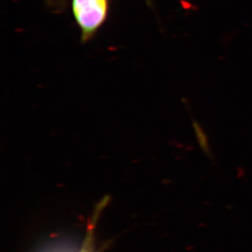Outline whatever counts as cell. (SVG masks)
<instances>
[{
	"instance_id": "2",
	"label": "cell",
	"mask_w": 252,
	"mask_h": 252,
	"mask_svg": "<svg viewBox=\"0 0 252 252\" xmlns=\"http://www.w3.org/2000/svg\"><path fill=\"white\" fill-rule=\"evenodd\" d=\"M106 202V200H103L100 204L95 207V212L93 213V217L89 221L86 230V236L84 237V241L79 248H71L65 245L57 244L48 248L44 252H99L95 246V226L101 211L105 207Z\"/></svg>"
},
{
	"instance_id": "3",
	"label": "cell",
	"mask_w": 252,
	"mask_h": 252,
	"mask_svg": "<svg viewBox=\"0 0 252 252\" xmlns=\"http://www.w3.org/2000/svg\"><path fill=\"white\" fill-rule=\"evenodd\" d=\"M193 128H194L196 135L197 136V140L199 141L200 145H201L203 152L211 157L212 154L210 151L209 145H208V142H207V135L205 134L204 131L202 130V127L200 126L199 124H197V122H193Z\"/></svg>"
},
{
	"instance_id": "1",
	"label": "cell",
	"mask_w": 252,
	"mask_h": 252,
	"mask_svg": "<svg viewBox=\"0 0 252 252\" xmlns=\"http://www.w3.org/2000/svg\"><path fill=\"white\" fill-rule=\"evenodd\" d=\"M74 17L82 33V40L87 42L102 27L107 18L108 0H72Z\"/></svg>"
}]
</instances>
